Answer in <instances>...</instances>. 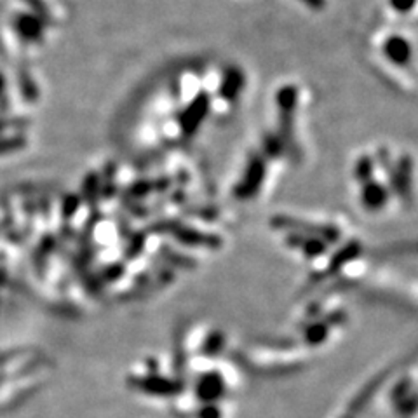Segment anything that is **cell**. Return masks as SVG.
Returning a JSON list of instances; mask_svg holds the SVG:
<instances>
[{
    "instance_id": "6da1fadb",
    "label": "cell",
    "mask_w": 418,
    "mask_h": 418,
    "mask_svg": "<svg viewBox=\"0 0 418 418\" xmlns=\"http://www.w3.org/2000/svg\"><path fill=\"white\" fill-rule=\"evenodd\" d=\"M277 105L281 108V132L279 140L283 143V147L286 150L295 148V142H293V113H295V105H296V89L291 85L281 89L277 93Z\"/></svg>"
},
{
    "instance_id": "8992f818",
    "label": "cell",
    "mask_w": 418,
    "mask_h": 418,
    "mask_svg": "<svg viewBox=\"0 0 418 418\" xmlns=\"http://www.w3.org/2000/svg\"><path fill=\"white\" fill-rule=\"evenodd\" d=\"M409 179H412V161L408 157H402L394 171V187L399 194L409 192Z\"/></svg>"
},
{
    "instance_id": "8fae6325",
    "label": "cell",
    "mask_w": 418,
    "mask_h": 418,
    "mask_svg": "<svg viewBox=\"0 0 418 418\" xmlns=\"http://www.w3.org/2000/svg\"><path fill=\"white\" fill-rule=\"evenodd\" d=\"M303 4H307L308 7H314V9H321L324 6V0H302Z\"/></svg>"
},
{
    "instance_id": "9c48e42d",
    "label": "cell",
    "mask_w": 418,
    "mask_h": 418,
    "mask_svg": "<svg viewBox=\"0 0 418 418\" xmlns=\"http://www.w3.org/2000/svg\"><path fill=\"white\" fill-rule=\"evenodd\" d=\"M357 177L361 179H368L371 177V161L370 157H362L357 164Z\"/></svg>"
},
{
    "instance_id": "7a4b0ae2",
    "label": "cell",
    "mask_w": 418,
    "mask_h": 418,
    "mask_svg": "<svg viewBox=\"0 0 418 418\" xmlns=\"http://www.w3.org/2000/svg\"><path fill=\"white\" fill-rule=\"evenodd\" d=\"M209 105V96L206 95V93H201V95L195 98L192 103L182 112V115H179V129H182L183 135L190 136L197 131L199 126L202 124V120L208 115Z\"/></svg>"
},
{
    "instance_id": "52a82bcc",
    "label": "cell",
    "mask_w": 418,
    "mask_h": 418,
    "mask_svg": "<svg viewBox=\"0 0 418 418\" xmlns=\"http://www.w3.org/2000/svg\"><path fill=\"white\" fill-rule=\"evenodd\" d=\"M385 199H387L385 190L382 189L378 183H370V185H366L365 189L366 206H370V208H378V206L384 204Z\"/></svg>"
},
{
    "instance_id": "277c9868",
    "label": "cell",
    "mask_w": 418,
    "mask_h": 418,
    "mask_svg": "<svg viewBox=\"0 0 418 418\" xmlns=\"http://www.w3.org/2000/svg\"><path fill=\"white\" fill-rule=\"evenodd\" d=\"M242 88H244V75H242L241 70L237 68L226 70L224 80H221V85H220V96L226 101H234L237 96H239Z\"/></svg>"
},
{
    "instance_id": "30bf717a",
    "label": "cell",
    "mask_w": 418,
    "mask_h": 418,
    "mask_svg": "<svg viewBox=\"0 0 418 418\" xmlns=\"http://www.w3.org/2000/svg\"><path fill=\"white\" fill-rule=\"evenodd\" d=\"M413 4H415V0H392V6L397 11H401V13H406V11L412 9Z\"/></svg>"
},
{
    "instance_id": "5b68a950",
    "label": "cell",
    "mask_w": 418,
    "mask_h": 418,
    "mask_svg": "<svg viewBox=\"0 0 418 418\" xmlns=\"http://www.w3.org/2000/svg\"><path fill=\"white\" fill-rule=\"evenodd\" d=\"M385 54L397 65H406L412 56V51H409L408 42L401 37H390L385 42Z\"/></svg>"
},
{
    "instance_id": "3957f363",
    "label": "cell",
    "mask_w": 418,
    "mask_h": 418,
    "mask_svg": "<svg viewBox=\"0 0 418 418\" xmlns=\"http://www.w3.org/2000/svg\"><path fill=\"white\" fill-rule=\"evenodd\" d=\"M265 174V164L261 161V157L258 155H253L249 159L248 167H246V173L242 177V183L239 189L236 190V194H239V197H253V194L260 189L261 179H263Z\"/></svg>"
},
{
    "instance_id": "ba28073f",
    "label": "cell",
    "mask_w": 418,
    "mask_h": 418,
    "mask_svg": "<svg viewBox=\"0 0 418 418\" xmlns=\"http://www.w3.org/2000/svg\"><path fill=\"white\" fill-rule=\"evenodd\" d=\"M263 148L267 150V154H271V155H281V152L284 150L279 136H272V135L267 136V140L263 142Z\"/></svg>"
}]
</instances>
